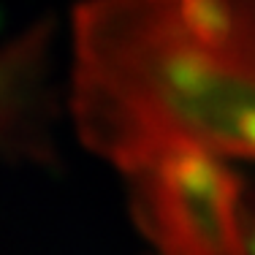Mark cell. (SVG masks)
I'll list each match as a JSON object with an SVG mask.
<instances>
[{"instance_id":"obj_1","label":"cell","mask_w":255,"mask_h":255,"mask_svg":"<svg viewBox=\"0 0 255 255\" xmlns=\"http://www.w3.org/2000/svg\"><path fill=\"white\" fill-rule=\"evenodd\" d=\"M250 255H255V231H253V242H250Z\"/></svg>"}]
</instances>
